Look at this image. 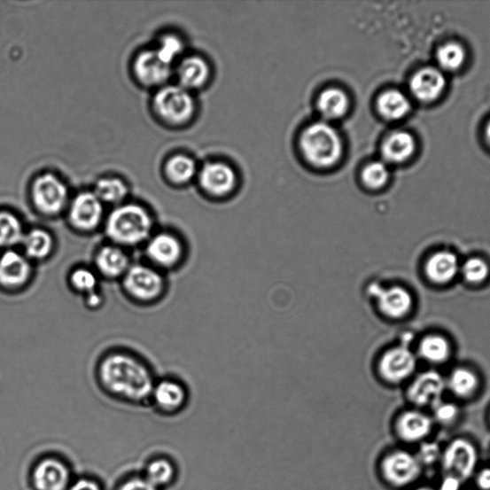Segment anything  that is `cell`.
Instances as JSON below:
<instances>
[{
    "instance_id": "cell-1",
    "label": "cell",
    "mask_w": 490,
    "mask_h": 490,
    "mask_svg": "<svg viewBox=\"0 0 490 490\" xmlns=\"http://www.w3.org/2000/svg\"><path fill=\"white\" fill-rule=\"evenodd\" d=\"M99 377L107 391L135 402L152 397L155 385L150 369L125 353L106 355L99 367Z\"/></svg>"
},
{
    "instance_id": "cell-2",
    "label": "cell",
    "mask_w": 490,
    "mask_h": 490,
    "mask_svg": "<svg viewBox=\"0 0 490 490\" xmlns=\"http://www.w3.org/2000/svg\"><path fill=\"white\" fill-rule=\"evenodd\" d=\"M153 219L145 207L136 203L115 206L105 219V232L112 244L135 247L146 244L152 236Z\"/></svg>"
},
{
    "instance_id": "cell-3",
    "label": "cell",
    "mask_w": 490,
    "mask_h": 490,
    "mask_svg": "<svg viewBox=\"0 0 490 490\" xmlns=\"http://www.w3.org/2000/svg\"><path fill=\"white\" fill-rule=\"evenodd\" d=\"M482 463L479 442L468 434H456L442 442L438 474L455 477L469 486Z\"/></svg>"
},
{
    "instance_id": "cell-4",
    "label": "cell",
    "mask_w": 490,
    "mask_h": 490,
    "mask_svg": "<svg viewBox=\"0 0 490 490\" xmlns=\"http://www.w3.org/2000/svg\"><path fill=\"white\" fill-rule=\"evenodd\" d=\"M382 482L393 490H409L426 475L414 449L398 445L385 452L378 463Z\"/></svg>"
},
{
    "instance_id": "cell-5",
    "label": "cell",
    "mask_w": 490,
    "mask_h": 490,
    "mask_svg": "<svg viewBox=\"0 0 490 490\" xmlns=\"http://www.w3.org/2000/svg\"><path fill=\"white\" fill-rule=\"evenodd\" d=\"M300 145L306 159L320 168L336 165L342 157L341 137L327 122L307 127L301 136Z\"/></svg>"
},
{
    "instance_id": "cell-6",
    "label": "cell",
    "mask_w": 490,
    "mask_h": 490,
    "mask_svg": "<svg viewBox=\"0 0 490 490\" xmlns=\"http://www.w3.org/2000/svg\"><path fill=\"white\" fill-rule=\"evenodd\" d=\"M152 109L167 125L181 126L193 117L196 105L192 94L183 87L166 85L155 93Z\"/></svg>"
},
{
    "instance_id": "cell-7",
    "label": "cell",
    "mask_w": 490,
    "mask_h": 490,
    "mask_svg": "<svg viewBox=\"0 0 490 490\" xmlns=\"http://www.w3.org/2000/svg\"><path fill=\"white\" fill-rule=\"evenodd\" d=\"M392 432L398 445L415 449L424 441L435 438L438 430L428 411L411 406L394 416Z\"/></svg>"
},
{
    "instance_id": "cell-8",
    "label": "cell",
    "mask_w": 490,
    "mask_h": 490,
    "mask_svg": "<svg viewBox=\"0 0 490 490\" xmlns=\"http://www.w3.org/2000/svg\"><path fill=\"white\" fill-rule=\"evenodd\" d=\"M31 199L35 210L43 216H58L68 207L69 190L58 176L43 174L35 178L31 186Z\"/></svg>"
},
{
    "instance_id": "cell-9",
    "label": "cell",
    "mask_w": 490,
    "mask_h": 490,
    "mask_svg": "<svg viewBox=\"0 0 490 490\" xmlns=\"http://www.w3.org/2000/svg\"><path fill=\"white\" fill-rule=\"evenodd\" d=\"M127 294L139 302H152L164 292L165 280L154 267L142 264L131 265L122 278Z\"/></svg>"
},
{
    "instance_id": "cell-10",
    "label": "cell",
    "mask_w": 490,
    "mask_h": 490,
    "mask_svg": "<svg viewBox=\"0 0 490 490\" xmlns=\"http://www.w3.org/2000/svg\"><path fill=\"white\" fill-rule=\"evenodd\" d=\"M104 203L92 192H82L70 199L67 219L77 231L89 233L102 224L105 220Z\"/></svg>"
},
{
    "instance_id": "cell-11",
    "label": "cell",
    "mask_w": 490,
    "mask_h": 490,
    "mask_svg": "<svg viewBox=\"0 0 490 490\" xmlns=\"http://www.w3.org/2000/svg\"><path fill=\"white\" fill-rule=\"evenodd\" d=\"M145 251L151 264L162 269L176 267L184 255L181 238L169 232L152 234L146 243Z\"/></svg>"
},
{
    "instance_id": "cell-12",
    "label": "cell",
    "mask_w": 490,
    "mask_h": 490,
    "mask_svg": "<svg viewBox=\"0 0 490 490\" xmlns=\"http://www.w3.org/2000/svg\"><path fill=\"white\" fill-rule=\"evenodd\" d=\"M173 66L167 64L155 50L140 52L135 58L134 74L137 82L146 88H162L173 74Z\"/></svg>"
},
{
    "instance_id": "cell-13",
    "label": "cell",
    "mask_w": 490,
    "mask_h": 490,
    "mask_svg": "<svg viewBox=\"0 0 490 490\" xmlns=\"http://www.w3.org/2000/svg\"><path fill=\"white\" fill-rule=\"evenodd\" d=\"M447 387L446 380L439 374L424 373L413 381L408 398L412 408L430 411L442 401Z\"/></svg>"
},
{
    "instance_id": "cell-14",
    "label": "cell",
    "mask_w": 490,
    "mask_h": 490,
    "mask_svg": "<svg viewBox=\"0 0 490 490\" xmlns=\"http://www.w3.org/2000/svg\"><path fill=\"white\" fill-rule=\"evenodd\" d=\"M32 276V261L16 249L0 253V286L15 291L25 286Z\"/></svg>"
},
{
    "instance_id": "cell-15",
    "label": "cell",
    "mask_w": 490,
    "mask_h": 490,
    "mask_svg": "<svg viewBox=\"0 0 490 490\" xmlns=\"http://www.w3.org/2000/svg\"><path fill=\"white\" fill-rule=\"evenodd\" d=\"M416 362L414 354L405 346H397L381 356L378 369L382 378L397 385L414 373Z\"/></svg>"
},
{
    "instance_id": "cell-16",
    "label": "cell",
    "mask_w": 490,
    "mask_h": 490,
    "mask_svg": "<svg viewBox=\"0 0 490 490\" xmlns=\"http://www.w3.org/2000/svg\"><path fill=\"white\" fill-rule=\"evenodd\" d=\"M369 292L377 299L380 312L389 318L400 319L411 312L413 298L410 292L401 286L385 289L374 284Z\"/></svg>"
},
{
    "instance_id": "cell-17",
    "label": "cell",
    "mask_w": 490,
    "mask_h": 490,
    "mask_svg": "<svg viewBox=\"0 0 490 490\" xmlns=\"http://www.w3.org/2000/svg\"><path fill=\"white\" fill-rule=\"evenodd\" d=\"M131 265L125 249L113 244L102 246L94 257V270L106 279H122Z\"/></svg>"
},
{
    "instance_id": "cell-18",
    "label": "cell",
    "mask_w": 490,
    "mask_h": 490,
    "mask_svg": "<svg viewBox=\"0 0 490 490\" xmlns=\"http://www.w3.org/2000/svg\"><path fill=\"white\" fill-rule=\"evenodd\" d=\"M198 178L203 190L214 196L230 193L236 184V175L231 167L221 162L206 164Z\"/></svg>"
},
{
    "instance_id": "cell-19",
    "label": "cell",
    "mask_w": 490,
    "mask_h": 490,
    "mask_svg": "<svg viewBox=\"0 0 490 490\" xmlns=\"http://www.w3.org/2000/svg\"><path fill=\"white\" fill-rule=\"evenodd\" d=\"M69 481L67 466L57 459L40 462L33 472V483L37 490H66Z\"/></svg>"
},
{
    "instance_id": "cell-20",
    "label": "cell",
    "mask_w": 490,
    "mask_h": 490,
    "mask_svg": "<svg viewBox=\"0 0 490 490\" xmlns=\"http://www.w3.org/2000/svg\"><path fill=\"white\" fill-rule=\"evenodd\" d=\"M411 91L414 97L423 102L438 99L446 88V78L439 70L433 67L424 68L413 76Z\"/></svg>"
},
{
    "instance_id": "cell-21",
    "label": "cell",
    "mask_w": 490,
    "mask_h": 490,
    "mask_svg": "<svg viewBox=\"0 0 490 490\" xmlns=\"http://www.w3.org/2000/svg\"><path fill=\"white\" fill-rule=\"evenodd\" d=\"M209 74L207 63L196 56L185 58L176 68L178 85L189 91L205 86Z\"/></svg>"
},
{
    "instance_id": "cell-22",
    "label": "cell",
    "mask_w": 490,
    "mask_h": 490,
    "mask_svg": "<svg viewBox=\"0 0 490 490\" xmlns=\"http://www.w3.org/2000/svg\"><path fill=\"white\" fill-rule=\"evenodd\" d=\"M459 261L456 255L448 251H441L430 258L426 264V274L430 281L445 284L456 277Z\"/></svg>"
},
{
    "instance_id": "cell-23",
    "label": "cell",
    "mask_w": 490,
    "mask_h": 490,
    "mask_svg": "<svg viewBox=\"0 0 490 490\" xmlns=\"http://www.w3.org/2000/svg\"><path fill=\"white\" fill-rule=\"evenodd\" d=\"M23 254L31 261L49 258L54 249L52 235L43 229H33L26 232L21 243Z\"/></svg>"
},
{
    "instance_id": "cell-24",
    "label": "cell",
    "mask_w": 490,
    "mask_h": 490,
    "mask_svg": "<svg viewBox=\"0 0 490 490\" xmlns=\"http://www.w3.org/2000/svg\"><path fill=\"white\" fill-rule=\"evenodd\" d=\"M152 397L160 408L175 411L182 408L186 401V391L178 382L164 379L154 385Z\"/></svg>"
},
{
    "instance_id": "cell-25",
    "label": "cell",
    "mask_w": 490,
    "mask_h": 490,
    "mask_svg": "<svg viewBox=\"0 0 490 490\" xmlns=\"http://www.w3.org/2000/svg\"><path fill=\"white\" fill-rule=\"evenodd\" d=\"M415 148L414 137L405 131H398L385 141L382 155L389 163H401L412 157Z\"/></svg>"
},
{
    "instance_id": "cell-26",
    "label": "cell",
    "mask_w": 490,
    "mask_h": 490,
    "mask_svg": "<svg viewBox=\"0 0 490 490\" xmlns=\"http://www.w3.org/2000/svg\"><path fill=\"white\" fill-rule=\"evenodd\" d=\"M93 193L104 205L118 206L123 205L129 190L123 179L116 176H105L95 184Z\"/></svg>"
},
{
    "instance_id": "cell-27",
    "label": "cell",
    "mask_w": 490,
    "mask_h": 490,
    "mask_svg": "<svg viewBox=\"0 0 490 490\" xmlns=\"http://www.w3.org/2000/svg\"><path fill=\"white\" fill-rule=\"evenodd\" d=\"M350 101L346 94L339 89L323 91L318 99V110L327 121H336L349 111Z\"/></svg>"
},
{
    "instance_id": "cell-28",
    "label": "cell",
    "mask_w": 490,
    "mask_h": 490,
    "mask_svg": "<svg viewBox=\"0 0 490 490\" xmlns=\"http://www.w3.org/2000/svg\"><path fill=\"white\" fill-rule=\"evenodd\" d=\"M26 231L16 214L0 211V249H15L21 245Z\"/></svg>"
},
{
    "instance_id": "cell-29",
    "label": "cell",
    "mask_w": 490,
    "mask_h": 490,
    "mask_svg": "<svg viewBox=\"0 0 490 490\" xmlns=\"http://www.w3.org/2000/svg\"><path fill=\"white\" fill-rule=\"evenodd\" d=\"M165 176L173 184L183 185L192 181L197 174V165L194 159L184 154H175L166 161Z\"/></svg>"
},
{
    "instance_id": "cell-30",
    "label": "cell",
    "mask_w": 490,
    "mask_h": 490,
    "mask_svg": "<svg viewBox=\"0 0 490 490\" xmlns=\"http://www.w3.org/2000/svg\"><path fill=\"white\" fill-rule=\"evenodd\" d=\"M377 107L380 114L388 121H399L410 112L411 104L402 92L389 90L380 95Z\"/></svg>"
},
{
    "instance_id": "cell-31",
    "label": "cell",
    "mask_w": 490,
    "mask_h": 490,
    "mask_svg": "<svg viewBox=\"0 0 490 490\" xmlns=\"http://www.w3.org/2000/svg\"><path fill=\"white\" fill-rule=\"evenodd\" d=\"M479 379L468 369H457L452 373L447 386L456 399L470 401L479 389Z\"/></svg>"
},
{
    "instance_id": "cell-32",
    "label": "cell",
    "mask_w": 490,
    "mask_h": 490,
    "mask_svg": "<svg viewBox=\"0 0 490 490\" xmlns=\"http://www.w3.org/2000/svg\"><path fill=\"white\" fill-rule=\"evenodd\" d=\"M438 432H452L462 422V409L454 401H440L429 411Z\"/></svg>"
},
{
    "instance_id": "cell-33",
    "label": "cell",
    "mask_w": 490,
    "mask_h": 490,
    "mask_svg": "<svg viewBox=\"0 0 490 490\" xmlns=\"http://www.w3.org/2000/svg\"><path fill=\"white\" fill-rule=\"evenodd\" d=\"M70 285L85 297L99 292V275L88 268H77L70 274Z\"/></svg>"
},
{
    "instance_id": "cell-34",
    "label": "cell",
    "mask_w": 490,
    "mask_h": 490,
    "mask_svg": "<svg viewBox=\"0 0 490 490\" xmlns=\"http://www.w3.org/2000/svg\"><path fill=\"white\" fill-rule=\"evenodd\" d=\"M414 451L426 474L430 471H439L442 442L439 441L436 437L424 441Z\"/></svg>"
},
{
    "instance_id": "cell-35",
    "label": "cell",
    "mask_w": 490,
    "mask_h": 490,
    "mask_svg": "<svg viewBox=\"0 0 490 490\" xmlns=\"http://www.w3.org/2000/svg\"><path fill=\"white\" fill-rule=\"evenodd\" d=\"M420 353L425 361L432 363L447 362L450 355V346L447 340L439 336H429L423 339Z\"/></svg>"
},
{
    "instance_id": "cell-36",
    "label": "cell",
    "mask_w": 490,
    "mask_h": 490,
    "mask_svg": "<svg viewBox=\"0 0 490 490\" xmlns=\"http://www.w3.org/2000/svg\"><path fill=\"white\" fill-rule=\"evenodd\" d=\"M436 57L441 69L455 71L463 65L466 55L461 44L449 43L439 47Z\"/></svg>"
},
{
    "instance_id": "cell-37",
    "label": "cell",
    "mask_w": 490,
    "mask_h": 490,
    "mask_svg": "<svg viewBox=\"0 0 490 490\" xmlns=\"http://www.w3.org/2000/svg\"><path fill=\"white\" fill-rule=\"evenodd\" d=\"M154 50L167 64L173 66L177 58L183 54L184 44L177 35L167 34L162 35Z\"/></svg>"
},
{
    "instance_id": "cell-38",
    "label": "cell",
    "mask_w": 490,
    "mask_h": 490,
    "mask_svg": "<svg viewBox=\"0 0 490 490\" xmlns=\"http://www.w3.org/2000/svg\"><path fill=\"white\" fill-rule=\"evenodd\" d=\"M174 476V465L168 460H155L148 465L146 479L155 487L168 485Z\"/></svg>"
},
{
    "instance_id": "cell-39",
    "label": "cell",
    "mask_w": 490,
    "mask_h": 490,
    "mask_svg": "<svg viewBox=\"0 0 490 490\" xmlns=\"http://www.w3.org/2000/svg\"><path fill=\"white\" fill-rule=\"evenodd\" d=\"M389 170L382 162H373L366 166L362 173V179L367 187L379 189L389 181Z\"/></svg>"
},
{
    "instance_id": "cell-40",
    "label": "cell",
    "mask_w": 490,
    "mask_h": 490,
    "mask_svg": "<svg viewBox=\"0 0 490 490\" xmlns=\"http://www.w3.org/2000/svg\"><path fill=\"white\" fill-rule=\"evenodd\" d=\"M462 272L466 281L471 284H481L487 279L489 268L484 260L471 258L464 262Z\"/></svg>"
},
{
    "instance_id": "cell-41",
    "label": "cell",
    "mask_w": 490,
    "mask_h": 490,
    "mask_svg": "<svg viewBox=\"0 0 490 490\" xmlns=\"http://www.w3.org/2000/svg\"><path fill=\"white\" fill-rule=\"evenodd\" d=\"M473 490H490V463H482L470 483Z\"/></svg>"
},
{
    "instance_id": "cell-42",
    "label": "cell",
    "mask_w": 490,
    "mask_h": 490,
    "mask_svg": "<svg viewBox=\"0 0 490 490\" xmlns=\"http://www.w3.org/2000/svg\"><path fill=\"white\" fill-rule=\"evenodd\" d=\"M435 486L438 490H464L468 485H465L455 477L439 474Z\"/></svg>"
},
{
    "instance_id": "cell-43",
    "label": "cell",
    "mask_w": 490,
    "mask_h": 490,
    "mask_svg": "<svg viewBox=\"0 0 490 490\" xmlns=\"http://www.w3.org/2000/svg\"><path fill=\"white\" fill-rule=\"evenodd\" d=\"M118 490H158L146 478H134L124 483Z\"/></svg>"
},
{
    "instance_id": "cell-44",
    "label": "cell",
    "mask_w": 490,
    "mask_h": 490,
    "mask_svg": "<svg viewBox=\"0 0 490 490\" xmlns=\"http://www.w3.org/2000/svg\"><path fill=\"white\" fill-rule=\"evenodd\" d=\"M70 490H101V487L97 483L88 479H82L71 486Z\"/></svg>"
},
{
    "instance_id": "cell-45",
    "label": "cell",
    "mask_w": 490,
    "mask_h": 490,
    "mask_svg": "<svg viewBox=\"0 0 490 490\" xmlns=\"http://www.w3.org/2000/svg\"><path fill=\"white\" fill-rule=\"evenodd\" d=\"M86 302L89 307H98L103 303V297L100 292L93 293L86 297Z\"/></svg>"
},
{
    "instance_id": "cell-46",
    "label": "cell",
    "mask_w": 490,
    "mask_h": 490,
    "mask_svg": "<svg viewBox=\"0 0 490 490\" xmlns=\"http://www.w3.org/2000/svg\"><path fill=\"white\" fill-rule=\"evenodd\" d=\"M409 490H438L435 483H426L425 481L415 486Z\"/></svg>"
},
{
    "instance_id": "cell-47",
    "label": "cell",
    "mask_w": 490,
    "mask_h": 490,
    "mask_svg": "<svg viewBox=\"0 0 490 490\" xmlns=\"http://www.w3.org/2000/svg\"><path fill=\"white\" fill-rule=\"evenodd\" d=\"M486 136L487 142L489 143V145H490V122L486 127Z\"/></svg>"
},
{
    "instance_id": "cell-48",
    "label": "cell",
    "mask_w": 490,
    "mask_h": 490,
    "mask_svg": "<svg viewBox=\"0 0 490 490\" xmlns=\"http://www.w3.org/2000/svg\"><path fill=\"white\" fill-rule=\"evenodd\" d=\"M486 424H487V427H488V430H489V432H490V410L488 411V413L486 415Z\"/></svg>"
},
{
    "instance_id": "cell-49",
    "label": "cell",
    "mask_w": 490,
    "mask_h": 490,
    "mask_svg": "<svg viewBox=\"0 0 490 490\" xmlns=\"http://www.w3.org/2000/svg\"><path fill=\"white\" fill-rule=\"evenodd\" d=\"M489 463H490V450H489Z\"/></svg>"
}]
</instances>
